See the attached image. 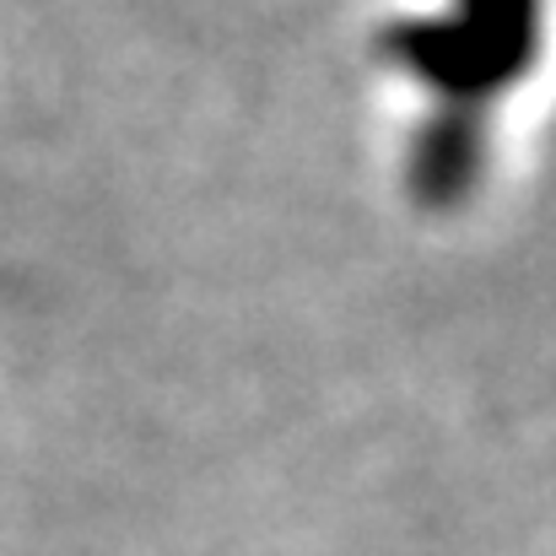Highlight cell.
Here are the masks:
<instances>
[{
    "label": "cell",
    "mask_w": 556,
    "mask_h": 556,
    "mask_svg": "<svg viewBox=\"0 0 556 556\" xmlns=\"http://www.w3.org/2000/svg\"><path fill=\"white\" fill-rule=\"evenodd\" d=\"M383 54L438 87L448 109L514 87L541 54V0H454V16H410L383 33Z\"/></svg>",
    "instance_id": "cell-1"
},
{
    "label": "cell",
    "mask_w": 556,
    "mask_h": 556,
    "mask_svg": "<svg viewBox=\"0 0 556 556\" xmlns=\"http://www.w3.org/2000/svg\"><path fill=\"white\" fill-rule=\"evenodd\" d=\"M481 157H486L481 119L470 109H443L438 119L421 125V136L410 147V168H405L410 194L421 205H432V211L459 205L481 179Z\"/></svg>",
    "instance_id": "cell-2"
}]
</instances>
